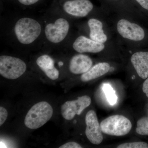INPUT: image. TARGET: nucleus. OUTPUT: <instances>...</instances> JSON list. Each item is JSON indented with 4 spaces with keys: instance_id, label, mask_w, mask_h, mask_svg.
Instances as JSON below:
<instances>
[{
    "instance_id": "nucleus-9",
    "label": "nucleus",
    "mask_w": 148,
    "mask_h": 148,
    "mask_svg": "<svg viewBox=\"0 0 148 148\" xmlns=\"http://www.w3.org/2000/svg\"><path fill=\"white\" fill-rule=\"evenodd\" d=\"M63 8L70 15L84 17L92 11L93 5L89 0H70L64 3Z\"/></svg>"
},
{
    "instance_id": "nucleus-8",
    "label": "nucleus",
    "mask_w": 148,
    "mask_h": 148,
    "mask_svg": "<svg viewBox=\"0 0 148 148\" xmlns=\"http://www.w3.org/2000/svg\"><path fill=\"white\" fill-rule=\"evenodd\" d=\"M117 29L122 37L131 40L139 41L145 38V32L142 27L126 19H121L118 21Z\"/></svg>"
},
{
    "instance_id": "nucleus-6",
    "label": "nucleus",
    "mask_w": 148,
    "mask_h": 148,
    "mask_svg": "<svg viewBox=\"0 0 148 148\" xmlns=\"http://www.w3.org/2000/svg\"><path fill=\"white\" fill-rule=\"evenodd\" d=\"M91 103V98L88 95L79 97L75 101H67L61 106V114L65 119L71 120L75 115H80Z\"/></svg>"
},
{
    "instance_id": "nucleus-10",
    "label": "nucleus",
    "mask_w": 148,
    "mask_h": 148,
    "mask_svg": "<svg viewBox=\"0 0 148 148\" xmlns=\"http://www.w3.org/2000/svg\"><path fill=\"white\" fill-rule=\"evenodd\" d=\"M73 47L74 50L79 53H96L103 51L105 46L103 43L97 42L84 36H80L75 41Z\"/></svg>"
},
{
    "instance_id": "nucleus-19",
    "label": "nucleus",
    "mask_w": 148,
    "mask_h": 148,
    "mask_svg": "<svg viewBox=\"0 0 148 148\" xmlns=\"http://www.w3.org/2000/svg\"><path fill=\"white\" fill-rule=\"evenodd\" d=\"M8 116L7 111L3 107H0V126L4 123Z\"/></svg>"
},
{
    "instance_id": "nucleus-14",
    "label": "nucleus",
    "mask_w": 148,
    "mask_h": 148,
    "mask_svg": "<svg viewBox=\"0 0 148 148\" xmlns=\"http://www.w3.org/2000/svg\"><path fill=\"white\" fill-rule=\"evenodd\" d=\"M110 64L106 62L98 63L82 75L81 79L84 82L89 81L102 76L110 71Z\"/></svg>"
},
{
    "instance_id": "nucleus-18",
    "label": "nucleus",
    "mask_w": 148,
    "mask_h": 148,
    "mask_svg": "<svg viewBox=\"0 0 148 148\" xmlns=\"http://www.w3.org/2000/svg\"><path fill=\"white\" fill-rule=\"evenodd\" d=\"M117 148H148L147 143L143 142H134L122 144Z\"/></svg>"
},
{
    "instance_id": "nucleus-16",
    "label": "nucleus",
    "mask_w": 148,
    "mask_h": 148,
    "mask_svg": "<svg viewBox=\"0 0 148 148\" xmlns=\"http://www.w3.org/2000/svg\"><path fill=\"white\" fill-rule=\"evenodd\" d=\"M103 90L106 95L108 102L111 106L115 105L117 101V96L115 91L109 84H105L103 85Z\"/></svg>"
},
{
    "instance_id": "nucleus-21",
    "label": "nucleus",
    "mask_w": 148,
    "mask_h": 148,
    "mask_svg": "<svg viewBox=\"0 0 148 148\" xmlns=\"http://www.w3.org/2000/svg\"><path fill=\"white\" fill-rule=\"evenodd\" d=\"M21 4L25 5H30L34 4L38 2L39 0H18Z\"/></svg>"
},
{
    "instance_id": "nucleus-3",
    "label": "nucleus",
    "mask_w": 148,
    "mask_h": 148,
    "mask_svg": "<svg viewBox=\"0 0 148 148\" xmlns=\"http://www.w3.org/2000/svg\"><path fill=\"white\" fill-rule=\"evenodd\" d=\"M102 132L112 136H122L128 134L132 128L131 122L121 115L107 118L100 123Z\"/></svg>"
},
{
    "instance_id": "nucleus-17",
    "label": "nucleus",
    "mask_w": 148,
    "mask_h": 148,
    "mask_svg": "<svg viewBox=\"0 0 148 148\" xmlns=\"http://www.w3.org/2000/svg\"><path fill=\"white\" fill-rule=\"evenodd\" d=\"M136 132L142 135H148V117H143L138 121Z\"/></svg>"
},
{
    "instance_id": "nucleus-23",
    "label": "nucleus",
    "mask_w": 148,
    "mask_h": 148,
    "mask_svg": "<svg viewBox=\"0 0 148 148\" xmlns=\"http://www.w3.org/2000/svg\"><path fill=\"white\" fill-rule=\"evenodd\" d=\"M137 2L140 5L148 10V0H136Z\"/></svg>"
},
{
    "instance_id": "nucleus-7",
    "label": "nucleus",
    "mask_w": 148,
    "mask_h": 148,
    "mask_svg": "<svg viewBox=\"0 0 148 148\" xmlns=\"http://www.w3.org/2000/svg\"><path fill=\"white\" fill-rule=\"evenodd\" d=\"M85 122L86 125L85 134L88 140L94 145L101 144L103 140V135L101 125L95 111L90 110L88 112L86 115Z\"/></svg>"
},
{
    "instance_id": "nucleus-11",
    "label": "nucleus",
    "mask_w": 148,
    "mask_h": 148,
    "mask_svg": "<svg viewBox=\"0 0 148 148\" xmlns=\"http://www.w3.org/2000/svg\"><path fill=\"white\" fill-rule=\"evenodd\" d=\"M92 61L87 55L78 54L74 56L71 59L69 69L72 73L83 74L90 70L92 67Z\"/></svg>"
},
{
    "instance_id": "nucleus-20",
    "label": "nucleus",
    "mask_w": 148,
    "mask_h": 148,
    "mask_svg": "<svg viewBox=\"0 0 148 148\" xmlns=\"http://www.w3.org/2000/svg\"><path fill=\"white\" fill-rule=\"evenodd\" d=\"M82 147L79 144L75 142H70L66 143L59 148H82Z\"/></svg>"
},
{
    "instance_id": "nucleus-1",
    "label": "nucleus",
    "mask_w": 148,
    "mask_h": 148,
    "mask_svg": "<svg viewBox=\"0 0 148 148\" xmlns=\"http://www.w3.org/2000/svg\"><path fill=\"white\" fill-rule=\"evenodd\" d=\"M14 31L19 42L22 44H30L34 42L40 35L41 26L35 19L23 17L16 22Z\"/></svg>"
},
{
    "instance_id": "nucleus-13",
    "label": "nucleus",
    "mask_w": 148,
    "mask_h": 148,
    "mask_svg": "<svg viewBox=\"0 0 148 148\" xmlns=\"http://www.w3.org/2000/svg\"><path fill=\"white\" fill-rule=\"evenodd\" d=\"M36 64L49 79L54 80L58 78L59 71L54 66V61L50 56L46 54L41 56L37 58Z\"/></svg>"
},
{
    "instance_id": "nucleus-12",
    "label": "nucleus",
    "mask_w": 148,
    "mask_h": 148,
    "mask_svg": "<svg viewBox=\"0 0 148 148\" xmlns=\"http://www.w3.org/2000/svg\"><path fill=\"white\" fill-rule=\"evenodd\" d=\"M130 61L139 76L146 79L148 77V51H138L134 53Z\"/></svg>"
},
{
    "instance_id": "nucleus-15",
    "label": "nucleus",
    "mask_w": 148,
    "mask_h": 148,
    "mask_svg": "<svg viewBox=\"0 0 148 148\" xmlns=\"http://www.w3.org/2000/svg\"><path fill=\"white\" fill-rule=\"evenodd\" d=\"M90 29V37L91 39L97 42L104 43L108 39L103 30V24L101 21L95 18H90L88 22Z\"/></svg>"
},
{
    "instance_id": "nucleus-4",
    "label": "nucleus",
    "mask_w": 148,
    "mask_h": 148,
    "mask_svg": "<svg viewBox=\"0 0 148 148\" xmlns=\"http://www.w3.org/2000/svg\"><path fill=\"white\" fill-rule=\"evenodd\" d=\"M27 65L23 60L9 56H0V74L9 79H15L23 75Z\"/></svg>"
},
{
    "instance_id": "nucleus-2",
    "label": "nucleus",
    "mask_w": 148,
    "mask_h": 148,
    "mask_svg": "<svg viewBox=\"0 0 148 148\" xmlns=\"http://www.w3.org/2000/svg\"><path fill=\"white\" fill-rule=\"evenodd\" d=\"M53 114V108L49 103L40 102L30 109L25 117L24 124L29 129H38L51 119Z\"/></svg>"
},
{
    "instance_id": "nucleus-22",
    "label": "nucleus",
    "mask_w": 148,
    "mask_h": 148,
    "mask_svg": "<svg viewBox=\"0 0 148 148\" xmlns=\"http://www.w3.org/2000/svg\"><path fill=\"white\" fill-rule=\"evenodd\" d=\"M143 92L145 93L146 96L148 98V77L143 83Z\"/></svg>"
},
{
    "instance_id": "nucleus-5",
    "label": "nucleus",
    "mask_w": 148,
    "mask_h": 148,
    "mask_svg": "<svg viewBox=\"0 0 148 148\" xmlns=\"http://www.w3.org/2000/svg\"><path fill=\"white\" fill-rule=\"evenodd\" d=\"M70 24L64 18H59L53 23L47 24L45 29L47 39L50 42L58 43L61 42L67 36Z\"/></svg>"
}]
</instances>
